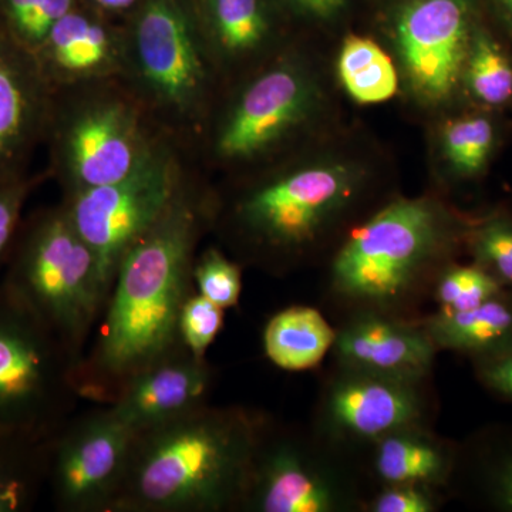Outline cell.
Here are the masks:
<instances>
[{"label": "cell", "mask_w": 512, "mask_h": 512, "mask_svg": "<svg viewBox=\"0 0 512 512\" xmlns=\"http://www.w3.org/2000/svg\"><path fill=\"white\" fill-rule=\"evenodd\" d=\"M210 222L211 188L192 164L167 210L121 259L96 342L76 369L80 399L109 406L130 377L185 348L178 322Z\"/></svg>", "instance_id": "cell-1"}, {"label": "cell", "mask_w": 512, "mask_h": 512, "mask_svg": "<svg viewBox=\"0 0 512 512\" xmlns=\"http://www.w3.org/2000/svg\"><path fill=\"white\" fill-rule=\"evenodd\" d=\"M365 177L345 161H311L269 171L229 194L211 190L210 232L242 268L293 274L359 224L353 218L366 198Z\"/></svg>", "instance_id": "cell-2"}, {"label": "cell", "mask_w": 512, "mask_h": 512, "mask_svg": "<svg viewBox=\"0 0 512 512\" xmlns=\"http://www.w3.org/2000/svg\"><path fill=\"white\" fill-rule=\"evenodd\" d=\"M470 228L434 198L386 202L350 229L330 256L322 288L326 308L338 320L360 313L423 318Z\"/></svg>", "instance_id": "cell-3"}, {"label": "cell", "mask_w": 512, "mask_h": 512, "mask_svg": "<svg viewBox=\"0 0 512 512\" xmlns=\"http://www.w3.org/2000/svg\"><path fill=\"white\" fill-rule=\"evenodd\" d=\"M264 419L207 404L136 434L114 512H241Z\"/></svg>", "instance_id": "cell-4"}, {"label": "cell", "mask_w": 512, "mask_h": 512, "mask_svg": "<svg viewBox=\"0 0 512 512\" xmlns=\"http://www.w3.org/2000/svg\"><path fill=\"white\" fill-rule=\"evenodd\" d=\"M120 79L164 136L190 151L212 114L217 67L177 0H147L123 33Z\"/></svg>", "instance_id": "cell-5"}, {"label": "cell", "mask_w": 512, "mask_h": 512, "mask_svg": "<svg viewBox=\"0 0 512 512\" xmlns=\"http://www.w3.org/2000/svg\"><path fill=\"white\" fill-rule=\"evenodd\" d=\"M170 140L120 77L53 90L46 141L63 198L116 183Z\"/></svg>", "instance_id": "cell-6"}, {"label": "cell", "mask_w": 512, "mask_h": 512, "mask_svg": "<svg viewBox=\"0 0 512 512\" xmlns=\"http://www.w3.org/2000/svg\"><path fill=\"white\" fill-rule=\"evenodd\" d=\"M0 285L52 329L80 363L110 292L63 202L23 217Z\"/></svg>", "instance_id": "cell-7"}, {"label": "cell", "mask_w": 512, "mask_h": 512, "mask_svg": "<svg viewBox=\"0 0 512 512\" xmlns=\"http://www.w3.org/2000/svg\"><path fill=\"white\" fill-rule=\"evenodd\" d=\"M372 493L359 460L265 414L241 512H365Z\"/></svg>", "instance_id": "cell-8"}, {"label": "cell", "mask_w": 512, "mask_h": 512, "mask_svg": "<svg viewBox=\"0 0 512 512\" xmlns=\"http://www.w3.org/2000/svg\"><path fill=\"white\" fill-rule=\"evenodd\" d=\"M77 366L53 330L0 285V429L55 436L82 400Z\"/></svg>", "instance_id": "cell-9"}, {"label": "cell", "mask_w": 512, "mask_h": 512, "mask_svg": "<svg viewBox=\"0 0 512 512\" xmlns=\"http://www.w3.org/2000/svg\"><path fill=\"white\" fill-rule=\"evenodd\" d=\"M439 413L433 375L372 372L333 363L309 427L329 446L360 461L387 434L433 427Z\"/></svg>", "instance_id": "cell-10"}, {"label": "cell", "mask_w": 512, "mask_h": 512, "mask_svg": "<svg viewBox=\"0 0 512 512\" xmlns=\"http://www.w3.org/2000/svg\"><path fill=\"white\" fill-rule=\"evenodd\" d=\"M192 163L188 150L165 140L127 177L62 198L74 227L96 255L109 292L121 259L167 210Z\"/></svg>", "instance_id": "cell-11"}, {"label": "cell", "mask_w": 512, "mask_h": 512, "mask_svg": "<svg viewBox=\"0 0 512 512\" xmlns=\"http://www.w3.org/2000/svg\"><path fill=\"white\" fill-rule=\"evenodd\" d=\"M318 104V90L305 69L288 59L269 64L248 80L220 119L205 126L214 163L248 164L274 153L308 121Z\"/></svg>", "instance_id": "cell-12"}, {"label": "cell", "mask_w": 512, "mask_h": 512, "mask_svg": "<svg viewBox=\"0 0 512 512\" xmlns=\"http://www.w3.org/2000/svg\"><path fill=\"white\" fill-rule=\"evenodd\" d=\"M136 434L110 406L74 416L53 436L47 490L62 512H114Z\"/></svg>", "instance_id": "cell-13"}, {"label": "cell", "mask_w": 512, "mask_h": 512, "mask_svg": "<svg viewBox=\"0 0 512 512\" xmlns=\"http://www.w3.org/2000/svg\"><path fill=\"white\" fill-rule=\"evenodd\" d=\"M466 0H412L396 22L407 79L427 101L451 96L463 79L471 43Z\"/></svg>", "instance_id": "cell-14"}, {"label": "cell", "mask_w": 512, "mask_h": 512, "mask_svg": "<svg viewBox=\"0 0 512 512\" xmlns=\"http://www.w3.org/2000/svg\"><path fill=\"white\" fill-rule=\"evenodd\" d=\"M52 101L35 53L0 30V184L30 175L33 154L46 141Z\"/></svg>", "instance_id": "cell-15"}, {"label": "cell", "mask_w": 512, "mask_h": 512, "mask_svg": "<svg viewBox=\"0 0 512 512\" xmlns=\"http://www.w3.org/2000/svg\"><path fill=\"white\" fill-rule=\"evenodd\" d=\"M214 367L181 348L121 386L109 406L134 434L144 433L210 404Z\"/></svg>", "instance_id": "cell-16"}, {"label": "cell", "mask_w": 512, "mask_h": 512, "mask_svg": "<svg viewBox=\"0 0 512 512\" xmlns=\"http://www.w3.org/2000/svg\"><path fill=\"white\" fill-rule=\"evenodd\" d=\"M333 363L393 375H433L439 349L420 319L360 313L339 320Z\"/></svg>", "instance_id": "cell-17"}, {"label": "cell", "mask_w": 512, "mask_h": 512, "mask_svg": "<svg viewBox=\"0 0 512 512\" xmlns=\"http://www.w3.org/2000/svg\"><path fill=\"white\" fill-rule=\"evenodd\" d=\"M52 89L120 77L123 36L100 20L70 10L35 50Z\"/></svg>", "instance_id": "cell-18"}, {"label": "cell", "mask_w": 512, "mask_h": 512, "mask_svg": "<svg viewBox=\"0 0 512 512\" xmlns=\"http://www.w3.org/2000/svg\"><path fill=\"white\" fill-rule=\"evenodd\" d=\"M458 443L434 427H409L387 434L363 451L360 464L373 491L380 485L421 484L446 491L456 471Z\"/></svg>", "instance_id": "cell-19"}, {"label": "cell", "mask_w": 512, "mask_h": 512, "mask_svg": "<svg viewBox=\"0 0 512 512\" xmlns=\"http://www.w3.org/2000/svg\"><path fill=\"white\" fill-rule=\"evenodd\" d=\"M421 325L436 348L468 357L471 362L512 348V293L503 292L468 311L426 313Z\"/></svg>", "instance_id": "cell-20"}, {"label": "cell", "mask_w": 512, "mask_h": 512, "mask_svg": "<svg viewBox=\"0 0 512 512\" xmlns=\"http://www.w3.org/2000/svg\"><path fill=\"white\" fill-rule=\"evenodd\" d=\"M473 494L495 511L512 512V431H481L458 444L456 471L450 493Z\"/></svg>", "instance_id": "cell-21"}, {"label": "cell", "mask_w": 512, "mask_h": 512, "mask_svg": "<svg viewBox=\"0 0 512 512\" xmlns=\"http://www.w3.org/2000/svg\"><path fill=\"white\" fill-rule=\"evenodd\" d=\"M336 326L319 309L293 305L275 313L264 329L265 355L286 372L316 369L332 352Z\"/></svg>", "instance_id": "cell-22"}, {"label": "cell", "mask_w": 512, "mask_h": 512, "mask_svg": "<svg viewBox=\"0 0 512 512\" xmlns=\"http://www.w3.org/2000/svg\"><path fill=\"white\" fill-rule=\"evenodd\" d=\"M53 437L0 429V512H28L47 488Z\"/></svg>", "instance_id": "cell-23"}, {"label": "cell", "mask_w": 512, "mask_h": 512, "mask_svg": "<svg viewBox=\"0 0 512 512\" xmlns=\"http://www.w3.org/2000/svg\"><path fill=\"white\" fill-rule=\"evenodd\" d=\"M201 30L217 70L262 52L271 35L261 0H208V22Z\"/></svg>", "instance_id": "cell-24"}, {"label": "cell", "mask_w": 512, "mask_h": 512, "mask_svg": "<svg viewBox=\"0 0 512 512\" xmlns=\"http://www.w3.org/2000/svg\"><path fill=\"white\" fill-rule=\"evenodd\" d=\"M338 72L346 92L357 103H383L397 92L399 82L392 59L367 37H346L340 50Z\"/></svg>", "instance_id": "cell-25"}, {"label": "cell", "mask_w": 512, "mask_h": 512, "mask_svg": "<svg viewBox=\"0 0 512 512\" xmlns=\"http://www.w3.org/2000/svg\"><path fill=\"white\" fill-rule=\"evenodd\" d=\"M471 94L488 106H501L512 97V66L501 47L487 33L471 36L463 73Z\"/></svg>", "instance_id": "cell-26"}, {"label": "cell", "mask_w": 512, "mask_h": 512, "mask_svg": "<svg viewBox=\"0 0 512 512\" xmlns=\"http://www.w3.org/2000/svg\"><path fill=\"white\" fill-rule=\"evenodd\" d=\"M494 140V126L483 116L450 121L443 131L444 157L454 173L474 177L484 170Z\"/></svg>", "instance_id": "cell-27"}, {"label": "cell", "mask_w": 512, "mask_h": 512, "mask_svg": "<svg viewBox=\"0 0 512 512\" xmlns=\"http://www.w3.org/2000/svg\"><path fill=\"white\" fill-rule=\"evenodd\" d=\"M503 292V285L481 266L454 262L437 281L433 302L443 311H468Z\"/></svg>", "instance_id": "cell-28"}, {"label": "cell", "mask_w": 512, "mask_h": 512, "mask_svg": "<svg viewBox=\"0 0 512 512\" xmlns=\"http://www.w3.org/2000/svg\"><path fill=\"white\" fill-rule=\"evenodd\" d=\"M468 248L474 264L494 276L505 291L512 293V220L508 217L488 218L470 228Z\"/></svg>", "instance_id": "cell-29"}, {"label": "cell", "mask_w": 512, "mask_h": 512, "mask_svg": "<svg viewBox=\"0 0 512 512\" xmlns=\"http://www.w3.org/2000/svg\"><path fill=\"white\" fill-rule=\"evenodd\" d=\"M242 269L221 248L208 247L195 259V291L225 311L235 308L241 299Z\"/></svg>", "instance_id": "cell-30"}, {"label": "cell", "mask_w": 512, "mask_h": 512, "mask_svg": "<svg viewBox=\"0 0 512 512\" xmlns=\"http://www.w3.org/2000/svg\"><path fill=\"white\" fill-rule=\"evenodd\" d=\"M224 319L225 309L197 291L192 292L184 303L178 322L181 342L192 355L207 357L208 349L220 335Z\"/></svg>", "instance_id": "cell-31"}, {"label": "cell", "mask_w": 512, "mask_h": 512, "mask_svg": "<svg viewBox=\"0 0 512 512\" xmlns=\"http://www.w3.org/2000/svg\"><path fill=\"white\" fill-rule=\"evenodd\" d=\"M446 495V491L429 485H380L367 500L365 512H437Z\"/></svg>", "instance_id": "cell-32"}, {"label": "cell", "mask_w": 512, "mask_h": 512, "mask_svg": "<svg viewBox=\"0 0 512 512\" xmlns=\"http://www.w3.org/2000/svg\"><path fill=\"white\" fill-rule=\"evenodd\" d=\"M49 177L42 174H30L22 180L0 184V275L12 251L13 242L22 224L23 210L30 194Z\"/></svg>", "instance_id": "cell-33"}, {"label": "cell", "mask_w": 512, "mask_h": 512, "mask_svg": "<svg viewBox=\"0 0 512 512\" xmlns=\"http://www.w3.org/2000/svg\"><path fill=\"white\" fill-rule=\"evenodd\" d=\"M473 363L478 383L498 399L512 403V348Z\"/></svg>", "instance_id": "cell-34"}, {"label": "cell", "mask_w": 512, "mask_h": 512, "mask_svg": "<svg viewBox=\"0 0 512 512\" xmlns=\"http://www.w3.org/2000/svg\"><path fill=\"white\" fill-rule=\"evenodd\" d=\"M45 0H5L3 25L16 42L25 47L26 37Z\"/></svg>", "instance_id": "cell-35"}, {"label": "cell", "mask_w": 512, "mask_h": 512, "mask_svg": "<svg viewBox=\"0 0 512 512\" xmlns=\"http://www.w3.org/2000/svg\"><path fill=\"white\" fill-rule=\"evenodd\" d=\"M292 2L301 6L306 12L320 18H329L345 6L346 0H292Z\"/></svg>", "instance_id": "cell-36"}, {"label": "cell", "mask_w": 512, "mask_h": 512, "mask_svg": "<svg viewBox=\"0 0 512 512\" xmlns=\"http://www.w3.org/2000/svg\"><path fill=\"white\" fill-rule=\"evenodd\" d=\"M500 2L501 8H503L505 16H507L508 20L512 25V0H498Z\"/></svg>", "instance_id": "cell-37"}, {"label": "cell", "mask_w": 512, "mask_h": 512, "mask_svg": "<svg viewBox=\"0 0 512 512\" xmlns=\"http://www.w3.org/2000/svg\"><path fill=\"white\" fill-rule=\"evenodd\" d=\"M100 8L116 10V0H94Z\"/></svg>", "instance_id": "cell-38"}, {"label": "cell", "mask_w": 512, "mask_h": 512, "mask_svg": "<svg viewBox=\"0 0 512 512\" xmlns=\"http://www.w3.org/2000/svg\"><path fill=\"white\" fill-rule=\"evenodd\" d=\"M3 29H5V26H3L2 20H0V30H3Z\"/></svg>", "instance_id": "cell-39"}]
</instances>
